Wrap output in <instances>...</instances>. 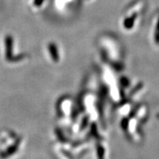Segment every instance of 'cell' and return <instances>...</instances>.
I'll list each match as a JSON object with an SVG mask.
<instances>
[{
	"label": "cell",
	"instance_id": "2",
	"mask_svg": "<svg viewBox=\"0 0 159 159\" xmlns=\"http://www.w3.org/2000/svg\"><path fill=\"white\" fill-rule=\"evenodd\" d=\"M18 149V144L17 143H16L15 144L12 145V146L9 147V148L7 149V150H5V152H3L2 153L1 156L2 157H7V156H10L11 155H13L16 151Z\"/></svg>",
	"mask_w": 159,
	"mask_h": 159
},
{
	"label": "cell",
	"instance_id": "1",
	"mask_svg": "<svg viewBox=\"0 0 159 159\" xmlns=\"http://www.w3.org/2000/svg\"><path fill=\"white\" fill-rule=\"evenodd\" d=\"M5 57L8 61H13V40L11 35H7L5 39Z\"/></svg>",
	"mask_w": 159,
	"mask_h": 159
}]
</instances>
